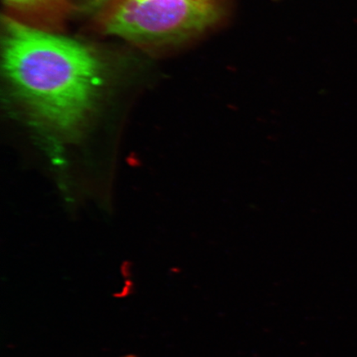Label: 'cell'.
<instances>
[{
	"instance_id": "obj_1",
	"label": "cell",
	"mask_w": 357,
	"mask_h": 357,
	"mask_svg": "<svg viewBox=\"0 0 357 357\" xmlns=\"http://www.w3.org/2000/svg\"><path fill=\"white\" fill-rule=\"evenodd\" d=\"M1 66L33 118L63 136L86 121L105 79L104 63L86 44L10 16L3 20Z\"/></svg>"
},
{
	"instance_id": "obj_2",
	"label": "cell",
	"mask_w": 357,
	"mask_h": 357,
	"mask_svg": "<svg viewBox=\"0 0 357 357\" xmlns=\"http://www.w3.org/2000/svg\"><path fill=\"white\" fill-rule=\"evenodd\" d=\"M100 29L141 46L162 47L180 37L188 0H88Z\"/></svg>"
},
{
	"instance_id": "obj_3",
	"label": "cell",
	"mask_w": 357,
	"mask_h": 357,
	"mask_svg": "<svg viewBox=\"0 0 357 357\" xmlns=\"http://www.w3.org/2000/svg\"><path fill=\"white\" fill-rule=\"evenodd\" d=\"M8 15L38 28L60 30L70 15V0H3Z\"/></svg>"
},
{
	"instance_id": "obj_4",
	"label": "cell",
	"mask_w": 357,
	"mask_h": 357,
	"mask_svg": "<svg viewBox=\"0 0 357 357\" xmlns=\"http://www.w3.org/2000/svg\"><path fill=\"white\" fill-rule=\"evenodd\" d=\"M123 357H137V356H132V355H128V356H123Z\"/></svg>"
}]
</instances>
